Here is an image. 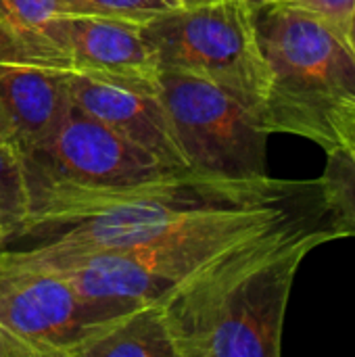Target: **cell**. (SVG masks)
Returning a JSON list of instances; mask_svg holds the SVG:
<instances>
[{
	"label": "cell",
	"mask_w": 355,
	"mask_h": 357,
	"mask_svg": "<svg viewBox=\"0 0 355 357\" xmlns=\"http://www.w3.org/2000/svg\"><path fill=\"white\" fill-rule=\"evenodd\" d=\"M63 13L61 0H0V63L36 65L42 27Z\"/></svg>",
	"instance_id": "obj_12"
},
{
	"label": "cell",
	"mask_w": 355,
	"mask_h": 357,
	"mask_svg": "<svg viewBox=\"0 0 355 357\" xmlns=\"http://www.w3.org/2000/svg\"><path fill=\"white\" fill-rule=\"evenodd\" d=\"M109 318L61 272L0 266V357H80Z\"/></svg>",
	"instance_id": "obj_6"
},
{
	"label": "cell",
	"mask_w": 355,
	"mask_h": 357,
	"mask_svg": "<svg viewBox=\"0 0 355 357\" xmlns=\"http://www.w3.org/2000/svg\"><path fill=\"white\" fill-rule=\"evenodd\" d=\"M174 8H190V6H199V4H207L213 0H167Z\"/></svg>",
	"instance_id": "obj_18"
},
{
	"label": "cell",
	"mask_w": 355,
	"mask_h": 357,
	"mask_svg": "<svg viewBox=\"0 0 355 357\" xmlns=\"http://www.w3.org/2000/svg\"><path fill=\"white\" fill-rule=\"evenodd\" d=\"M71 105L69 73L0 63V142L23 157L52 138Z\"/></svg>",
	"instance_id": "obj_10"
},
{
	"label": "cell",
	"mask_w": 355,
	"mask_h": 357,
	"mask_svg": "<svg viewBox=\"0 0 355 357\" xmlns=\"http://www.w3.org/2000/svg\"><path fill=\"white\" fill-rule=\"evenodd\" d=\"M274 2H285V4L310 10L326 19L328 23H333L341 31H345V36H347V23H349L355 4V0H274Z\"/></svg>",
	"instance_id": "obj_16"
},
{
	"label": "cell",
	"mask_w": 355,
	"mask_h": 357,
	"mask_svg": "<svg viewBox=\"0 0 355 357\" xmlns=\"http://www.w3.org/2000/svg\"><path fill=\"white\" fill-rule=\"evenodd\" d=\"M255 25L270 69L268 134H295L326 153L343 149L355 119V50L345 31L285 2L262 6Z\"/></svg>",
	"instance_id": "obj_3"
},
{
	"label": "cell",
	"mask_w": 355,
	"mask_h": 357,
	"mask_svg": "<svg viewBox=\"0 0 355 357\" xmlns=\"http://www.w3.org/2000/svg\"><path fill=\"white\" fill-rule=\"evenodd\" d=\"M324 209L318 180L257 205H247L222 218L161 241L100 251L63 270L75 289L109 316L165 303L188 280L241 243L303 213Z\"/></svg>",
	"instance_id": "obj_2"
},
{
	"label": "cell",
	"mask_w": 355,
	"mask_h": 357,
	"mask_svg": "<svg viewBox=\"0 0 355 357\" xmlns=\"http://www.w3.org/2000/svg\"><path fill=\"white\" fill-rule=\"evenodd\" d=\"M61 4L63 13L113 19L138 27L174 8L167 0H61Z\"/></svg>",
	"instance_id": "obj_15"
},
{
	"label": "cell",
	"mask_w": 355,
	"mask_h": 357,
	"mask_svg": "<svg viewBox=\"0 0 355 357\" xmlns=\"http://www.w3.org/2000/svg\"><path fill=\"white\" fill-rule=\"evenodd\" d=\"M245 2H247V4H249V6H251L255 13H257L262 6H266V4H270V2H274V0H245Z\"/></svg>",
	"instance_id": "obj_21"
},
{
	"label": "cell",
	"mask_w": 355,
	"mask_h": 357,
	"mask_svg": "<svg viewBox=\"0 0 355 357\" xmlns=\"http://www.w3.org/2000/svg\"><path fill=\"white\" fill-rule=\"evenodd\" d=\"M25 163L31 174L82 186H119L169 172L75 105L52 138L25 157Z\"/></svg>",
	"instance_id": "obj_8"
},
{
	"label": "cell",
	"mask_w": 355,
	"mask_h": 357,
	"mask_svg": "<svg viewBox=\"0 0 355 357\" xmlns=\"http://www.w3.org/2000/svg\"><path fill=\"white\" fill-rule=\"evenodd\" d=\"M343 151H347V153H349V157L355 161V119H354V123H352V128H349L347 138H345Z\"/></svg>",
	"instance_id": "obj_17"
},
{
	"label": "cell",
	"mask_w": 355,
	"mask_h": 357,
	"mask_svg": "<svg viewBox=\"0 0 355 357\" xmlns=\"http://www.w3.org/2000/svg\"><path fill=\"white\" fill-rule=\"evenodd\" d=\"M8 232H10V226H8V220L4 218V213L0 211V247L4 245V241L8 238Z\"/></svg>",
	"instance_id": "obj_19"
},
{
	"label": "cell",
	"mask_w": 355,
	"mask_h": 357,
	"mask_svg": "<svg viewBox=\"0 0 355 357\" xmlns=\"http://www.w3.org/2000/svg\"><path fill=\"white\" fill-rule=\"evenodd\" d=\"M347 40H349L352 48L355 50V4L354 10H352V17H349V23H347Z\"/></svg>",
	"instance_id": "obj_20"
},
{
	"label": "cell",
	"mask_w": 355,
	"mask_h": 357,
	"mask_svg": "<svg viewBox=\"0 0 355 357\" xmlns=\"http://www.w3.org/2000/svg\"><path fill=\"white\" fill-rule=\"evenodd\" d=\"M159 96L192 169L234 180L266 174L268 130L232 92L186 73L161 69Z\"/></svg>",
	"instance_id": "obj_5"
},
{
	"label": "cell",
	"mask_w": 355,
	"mask_h": 357,
	"mask_svg": "<svg viewBox=\"0 0 355 357\" xmlns=\"http://www.w3.org/2000/svg\"><path fill=\"white\" fill-rule=\"evenodd\" d=\"M71 102L169 169L190 167L159 94L69 75Z\"/></svg>",
	"instance_id": "obj_9"
},
{
	"label": "cell",
	"mask_w": 355,
	"mask_h": 357,
	"mask_svg": "<svg viewBox=\"0 0 355 357\" xmlns=\"http://www.w3.org/2000/svg\"><path fill=\"white\" fill-rule=\"evenodd\" d=\"M326 224L341 238L355 236V161L347 151L335 149L326 153V165L318 178Z\"/></svg>",
	"instance_id": "obj_13"
},
{
	"label": "cell",
	"mask_w": 355,
	"mask_h": 357,
	"mask_svg": "<svg viewBox=\"0 0 355 357\" xmlns=\"http://www.w3.org/2000/svg\"><path fill=\"white\" fill-rule=\"evenodd\" d=\"M0 211L8 220L10 232L29 211V174L25 157L4 142H0Z\"/></svg>",
	"instance_id": "obj_14"
},
{
	"label": "cell",
	"mask_w": 355,
	"mask_h": 357,
	"mask_svg": "<svg viewBox=\"0 0 355 357\" xmlns=\"http://www.w3.org/2000/svg\"><path fill=\"white\" fill-rule=\"evenodd\" d=\"M142 31L161 69L211 82L262 117L270 69L257 38L255 10L245 0L172 8L149 21Z\"/></svg>",
	"instance_id": "obj_4"
},
{
	"label": "cell",
	"mask_w": 355,
	"mask_h": 357,
	"mask_svg": "<svg viewBox=\"0 0 355 357\" xmlns=\"http://www.w3.org/2000/svg\"><path fill=\"white\" fill-rule=\"evenodd\" d=\"M339 232L326 211L287 220L222 255L163 305L176 357H278L303 259Z\"/></svg>",
	"instance_id": "obj_1"
},
{
	"label": "cell",
	"mask_w": 355,
	"mask_h": 357,
	"mask_svg": "<svg viewBox=\"0 0 355 357\" xmlns=\"http://www.w3.org/2000/svg\"><path fill=\"white\" fill-rule=\"evenodd\" d=\"M33 67L159 94V59L142 27L123 21L56 13L42 27Z\"/></svg>",
	"instance_id": "obj_7"
},
{
	"label": "cell",
	"mask_w": 355,
	"mask_h": 357,
	"mask_svg": "<svg viewBox=\"0 0 355 357\" xmlns=\"http://www.w3.org/2000/svg\"><path fill=\"white\" fill-rule=\"evenodd\" d=\"M80 357H176L163 305H142L105 320Z\"/></svg>",
	"instance_id": "obj_11"
}]
</instances>
